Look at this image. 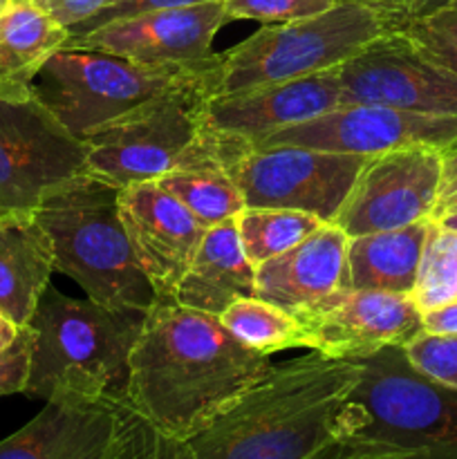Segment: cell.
I'll return each mask as SVG.
<instances>
[{"instance_id": "cell-1", "label": "cell", "mask_w": 457, "mask_h": 459, "mask_svg": "<svg viewBox=\"0 0 457 459\" xmlns=\"http://www.w3.org/2000/svg\"><path fill=\"white\" fill-rule=\"evenodd\" d=\"M273 368L218 316L157 299L130 354L125 402L170 437L188 439Z\"/></svg>"}, {"instance_id": "cell-30", "label": "cell", "mask_w": 457, "mask_h": 459, "mask_svg": "<svg viewBox=\"0 0 457 459\" xmlns=\"http://www.w3.org/2000/svg\"><path fill=\"white\" fill-rule=\"evenodd\" d=\"M403 352L421 375L457 388V334L421 332L403 345Z\"/></svg>"}, {"instance_id": "cell-13", "label": "cell", "mask_w": 457, "mask_h": 459, "mask_svg": "<svg viewBox=\"0 0 457 459\" xmlns=\"http://www.w3.org/2000/svg\"><path fill=\"white\" fill-rule=\"evenodd\" d=\"M442 152L403 148L367 157L334 224L348 238L392 231L430 220L437 200Z\"/></svg>"}, {"instance_id": "cell-23", "label": "cell", "mask_w": 457, "mask_h": 459, "mask_svg": "<svg viewBox=\"0 0 457 459\" xmlns=\"http://www.w3.org/2000/svg\"><path fill=\"white\" fill-rule=\"evenodd\" d=\"M70 31L34 0L12 3L0 12V90H27L52 54L63 49Z\"/></svg>"}, {"instance_id": "cell-21", "label": "cell", "mask_w": 457, "mask_h": 459, "mask_svg": "<svg viewBox=\"0 0 457 459\" xmlns=\"http://www.w3.org/2000/svg\"><path fill=\"white\" fill-rule=\"evenodd\" d=\"M54 272L52 238L36 215L0 213V312L25 327Z\"/></svg>"}, {"instance_id": "cell-29", "label": "cell", "mask_w": 457, "mask_h": 459, "mask_svg": "<svg viewBox=\"0 0 457 459\" xmlns=\"http://www.w3.org/2000/svg\"><path fill=\"white\" fill-rule=\"evenodd\" d=\"M392 30L401 31L421 56L457 79V0H448L428 16L412 18Z\"/></svg>"}, {"instance_id": "cell-11", "label": "cell", "mask_w": 457, "mask_h": 459, "mask_svg": "<svg viewBox=\"0 0 457 459\" xmlns=\"http://www.w3.org/2000/svg\"><path fill=\"white\" fill-rule=\"evenodd\" d=\"M282 143L358 157L417 146L444 152L457 146V117L424 115L372 103H341L314 119L276 130L255 146Z\"/></svg>"}, {"instance_id": "cell-7", "label": "cell", "mask_w": 457, "mask_h": 459, "mask_svg": "<svg viewBox=\"0 0 457 459\" xmlns=\"http://www.w3.org/2000/svg\"><path fill=\"white\" fill-rule=\"evenodd\" d=\"M385 30L388 21L379 12L354 0H339L316 16L263 25L220 54L213 97L334 70Z\"/></svg>"}, {"instance_id": "cell-6", "label": "cell", "mask_w": 457, "mask_h": 459, "mask_svg": "<svg viewBox=\"0 0 457 459\" xmlns=\"http://www.w3.org/2000/svg\"><path fill=\"white\" fill-rule=\"evenodd\" d=\"M357 363L361 379L341 412L339 437L390 444L424 459H457V388L421 375L403 348Z\"/></svg>"}, {"instance_id": "cell-4", "label": "cell", "mask_w": 457, "mask_h": 459, "mask_svg": "<svg viewBox=\"0 0 457 459\" xmlns=\"http://www.w3.org/2000/svg\"><path fill=\"white\" fill-rule=\"evenodd\" d=\"M121 188L83 170L45 193L31 213L54 245V269L85 296L148 312L157 291L142 272L119 213Z\"/></svg>"}, {"instance_id": "cell-37", "label": "cell", "mask_w": 457, "mask_h": 459, "mask_svg": "<svg viewBox=\"0 0 457 459\" xmlns=\"http://www.w3.org/2000/svg\"><path fill=\"white\" fill-rule=\"evenodd\" d=\"M421 314H424V332H433V334H457V299L437 305L433 309H426Z\"/></svg>"}, {"instance_id": "cell-14", "label": "cell", "mask_w": 457, "mask_h": 459, "mask_svg": "<svg viewBox=\"0 0 457 459\" xmlns=\"http://www.w3.org/2000/svg\"><path fill=\"white\" fill-rule=\"evenodd\" d=\"M343 103H372L457 117V79L421 56L397 30H385L339 65Z\"/></svg>"}, {"instance_id": "cell-42", "label": "cell", "mask_w": 457, "mask_h": 459, "mask_svg": "<svg viewBox=\"0 0 457 459\" xmlns=\"http://www.w3.org/2000/svg\"><path fill=\"white\" fill-rule=\"evenodd\" d=\"M12 3H25V0H12Z\"/></svg>"}, {"instance_id": "cell-28", "label": "cell", "mask_w": 457, "mask_h": 459, "mask_svg": "<svg viewBox=\"0 0 457 459\" xmlns=\"http://www.w3.org/2000/svg\"><path fill=\"white\" fill-rule=\"evenodd\" d=\"M457 299V231H446L430 222L421 260L419 281L412 300L421 312Z\"/></svg>"}, {"instance_id": "cell-27", "label": "cell", "mask_w": 457, "mask_h": 459, "mask_svg": "<svg viewBox=\"0 0 457 459\" xmlns=\"http://www.w3.org/2000/svg\"><path fill=\"white\" fill-rule=\"evenodd\" d=\"M97 459H184V453L179 439L151 424L128 402H121L115 430Z\"/></svg>"}, {"instance_id": "cell-26", "label": "cell", "mask_w": 457, "mask_h": 459, "mask_svg": "<svg viewBox=\"0 0 457 459\" xmlns=\"http://www.w3.org/2000/svg\"><path fill=\"white\" fill-rule=\"evenodd\" d=\"M220 321L242 345L269 357L280 350L305 348V332L298 318L255 296L228 305Z\"/></svg>"}, {"instance_id": "cell-5", "label": "cell", "mask_w": 457, "mask_h": 459, "mask_svg": "<svg viewBox=\"0 0 457 459\" xmlns=\"http://www.w3.org/2000/svg\"><path fill=\"white\" fill-rule=\"evenodd\" d=\"M215 70L175 85L130 115L90 133L83 139L88 148L85 170L124 188L157 182L173 170L220 166L218 137L204 121Z\"/></svg>"}, {"instance_id": "cell-22", "label": "cell", "mask_w": 457, "mask_h": 459, "mask_svg": "<svg viewBox=\"0 0 457 459\" xmlns=\"http://www.w3.org/2000/svg\"><path fill=\"white\" fill-rule=\"evenodd\" d=\"M430 220L349 238L343 287L412 296L419 281Z\"/></svg>"}, {"instance_id": "cell-19", "label": "cell", "mask_w": 457, "mask_h": 459, "mask_svg": "<svg viewBox=\"0 0 457 459\" xmlns=\"http://www.w3.org/2000/svg\"><path fill=\"white\" fill-rule=\"evenodd\" d=\"M348 242L343 229L323 224L289 251L255 267V299L294 314L341 290Z\"/></svg>"}, {"instance_id": "cell-2", "label": "cell", "mask_w": 457, "mask_h": 459, "mask_svg": "<svg viewBox=\"0 0 457 459\" xmlns=\"http://www.w3.org/2000/svg\"><path fill=\"white\" fill-rule=\"evenodd\" d=\"M357 361L305 354L273 366L195 435L184 459H312L339 437Z\"/></svg>"}, {"instance_id": "cell-15", "label": "cell", "mask_w": 457, "mask_h": 459, "mask_svg": "<svg viewBox=\"0 0 457 459\" xmlns=\"http://www.w3.org/2000/svg\"><path fill=\"white\" fill-rule=\"evenodd\" d=\"M227 21L222 0L161 9L106 22L65 48L97 49L152 65H197L215 56L213 40Z\"/></svg>"}, {"instance_id": "cell-24", "label": "cell", "mask_w": 457, "mask_h": 459, "mask_svg": "<svg viewBox=\"0 0 457 459\" xmlns=\"http://www.w3.org/2000/svg\"><path fill=\"white\" fill-rule=\"evenodd\" d=\"M166 193L191 211L206 229L231 220L245 209L240 188L220 166L173 170L157 179Z\"/></svg>"}, {"instance_id": "cell-39", "label": "cell", "mask_w": 457, "mask_h": 459, "mask_svg": "<svg viewBox=\"0 0 457 459\" xmlns=\"http://www.w3.org/2000/svg\"><path fill=\"white\" fill-rule=\"evenodd\" d=\"M354 3H361L366 4V7H372L375 12H379L381 16L388 21V30H390V22L399 16V12H401L406 0H354Z\"/></svg>"}, {"instance_id": "cell-38", "label": "cell", "mask_w": 457, "mask_h": 459, "mask_svg": "<svg viewBox=\"0 0 457 459\" xmlns=\"http://www.w3.org/2000/svg\"><path fill=\"white\" fill-rule=\"evenodd\" d=\"M446 3L448 0H406L401 7V12H399V16L390 22V30L397 25H401V22L412 21V18L428 16V13H433L435 9H439L442 4H446Z\"/></svg>"}, {"instance_id": "cell-36", "label": "cell", "mask_w": 457, "mask_h": 459, "mask_svg": "<svg viewBox=\"0 0 457 459\" xmlns=\"http://www.w3.org/2000/svg\"><path fill=\"white\" fill-rule=\"evenodd\" d=\"M457 213V146L442 152V175H439L437 200L430 220Z\"/></svg>"}, {"instance_id": "cell-40", "label": "cell", "mask_w": 457, "mask_h": 459, "mask_svg": "<svg viewBox=\"0 0 457 459\" xmlns=\"http://www.w3.org/2000/svg\"><path fill=\"white\" fill-rule=\"evenodd\" d=\"M22 327H18L16 323H12L3 312H0V352H3V350H7L9 345L18 339Z\"/></svg>"}, {"instance_id": "cell-8", "label": "cell", "mask_w": 457, "mask_h": 459, "mask_svg": "<svg viewBox=\"0 0 457 459\" xmlns=\"http://www.w3.org/2000/svg\"><path fill=\"white\" fill-rule=\"evenodd\" d=\"M218 58L215 54L197 65H152L97 49L63 48L45 61L31 90L74 137L85 139L166 90L206 76Z\"/></svg>"}, {"instance_id": "cell-3", "label": "cell", "mask_w": 457, "mask_h": 459, "mask_svg": "<svg viewBox=\"0 0 457 459\" xmlns=\"http://www.w3.org/2000/svg\"><path fill=\"white\" fill-rule=\"evenodd\" d=\"M146 312L92 299H72L49 285L30 327V375L25 393L43 399L125 402L130 354Z\"/></svg>"}, {"instance_id": "cell-25", "label": "cell", "mask_w": 457, "mask_h": 459, "mask_svg": "<svg viewBox=\"0 0 457 459\" xmlns=\"http://www.w3.org/2000/svg\"><path fill=\"white\" fill-rule=\"evenodd\" d=\"M323 224L327 222L309 213H303V211L289 209L245 206L236 215L240 245L254 267H260L267 260L289 251L291 247H296L305 238L312 236Z\"/></svg>"}, {"instance_id": "cell-10", "label": "cell", "mask_w": 457, "mask_h": 459, "mask_svg": "<svg viewBox=\"0 0 457 459\" xmlns=\"http://www.w3.org/2000/svg\"><path fill=\"white\" fill-rule=\"evenodd\" d=\"M74 137L34 90H0V213L34 211L45 193L85 170Z\"/></svg>"}, {"instance_id": "cell-32", "label": "cell", "mask_w": 457, "mask_h": 459, "mask_svg": "<svg viewBox=\"0 0 457 459\" xmlns=\"http://www.w3.org/2000/svg\"><path fill=\"white\" fill-rule=\"evenodd\" d=\"M202 3H213V0H116V3H112L110 7L94 13L92 18H88L85 22L76 25L74 30H70V39L88 34V31L106 25V22L121 21V18L139 16V13H148V12H161V9L188 7V4H202Z\"/></svg>"}, {"instance_id": "cell-41", "label": "cell", "mask_w": 457, "mask_h": 459, "mask_svg": "<svg viewBox=\"0 0 457 459\" xmlns=\"http://www.w3.org/2000/svg\"><path fill=\"white\" fill-rule=\"evenodd\" d=\"M9 4H12V0H0V12H4V9H7Z\"/></svg>"}, {"instance_id": "cell-12", "label": "cell", "mask_w": 457, "mask_h": 459, "mask_svg": "<svg viewBox=\"0 0 457 459\" xmlns=\"http://www.w3.org/2000/svg\"><path fill=\"white\" fill-rule=\"evenodd\" d=\"M294 316L305 332V348L345 361L403 348L424 332V314L412 296L390 291L341 287Z\"/></svg>"}, {"instance_id": "cell-9", "label": "cell", "mask_w": 457, "mask_h": 459, "mask_svg": "<svg viewBox=\"0 0 457 459\" xmlns=\"http://www.w3.org/2000/svg\"><path fill=\"white\" fill-rule=\"evenodd\" d=\"M215 137L220 166L240 188L245 206L303 211L330 224L367 160L285 143L249 146L240 139Z\"/></svg>"}, {"instance_id": "cell-16", "label": "cell", "mask_w": 457, "mask_h": 459, "mask_svg": "<svg viewBox=\"0 0 457 459\" xmlns=\"http://www.w3.org/2000/svg\"><path fill=\"white\" fill-rule=\"evenodd\" d=\"M119 213L139 267L155 287L157 299H173L206 227L157 182L121 188Z\"/></svg>"}, {"instance_id": "cell-31", "label": "cell", "mask_w": 457, "mask_h": 459, "mask_svg": "<svg viewBox=\"0 0 457 459\" xmlns=\"http://www.w3.org/2000/svg\"><path fill=\"white\" fill-rule=\"evenodd\" d=\"M227 21H258L263 25L316 16L339 0H222Z\"/></svg>"}, {"instance_id": "cell-18", "label": "cell", "mask_w": 457, "mask_h": 459, "mask_svg": "<svg viewBox=\"0 0 457 459\" xmlns=\"http://www.w3.org/2000/svg\"><path fill=\"white\" fill-rule=\"evenodd\" d=\"M119 403L49 399L34 420L0 442V459H97L115 430Z\"/></svg>"}, {"instance_id": "cell-34", "label": "cell", "mask_w": 457, "mask_h": 459, "mask_svg": "<svg viewBox=\"0 0 457 459\" xmlns=\"http://www.w3.org/2000/svg\"><path fill=\"white\" fill-rule=\"evenodd\" d=\"M312 459H424L419 453L358 437H336Z\"/></svg>"}, {"instance_id": "cell-33", "label": "cell", "mask_w": 457, "mask_h": 459, "mask_svg": "<svg viewBox=\"0 0 457 459\" xmlns=\"http://www.w3.org/2000/svg\"><path fill=\"white\" fill-rule=\"evenodd\" d=\"M30 348L31 332L25 325L18 339L0 352V397L25 393L27 375H30Z\"/></svg>"}, {"instance_id": "cell-20", "label": "cell", "mask_w": 457, "mask_h": 459, "mask_svg": "<svg viewBox=\"0 0 457 459\" xmlns=\"http://www.w3.org/2000/svg\"><path fill=\"white\" fill-rule=\"evenodd\" d=\"M249 296H255V267L242 249L236 218L224 220L206 229L173 300L220 318L228 305Z\"/></svg>"}, {"instance_id": "cell-35", "label": "cell", "mask_w": 457, "mask_h": 459, "mask_svg": "<svg viewBox=\"0 0 457 459\" xmlns=\"http://www.w3.org/2000/svg\"><path fill=\"white\" fill-rule=\"evenodd\" d=\"M34 3L40 9H45L58 25L70 31L76 25L88 21V18H92L94 13L110 7L116 0H34Z\"/></svg>"}, {"instance_id": "cell-17", "label": "cell", "mask_w": 457, "mask_h": 459, "mask_svg": "<svg viewBox=\"0 0 457 459\" xmlns=\"http://www.w3.org/2000/svg\"><path fill=\"white\" fill-rule=\"evenodd\" d=\"M343 103L339 67L303 79L258 85L240 92L215 94L204 103V121L211 133L255 146L276 130L303 124Z\"/></svg>"}]
</instances>
